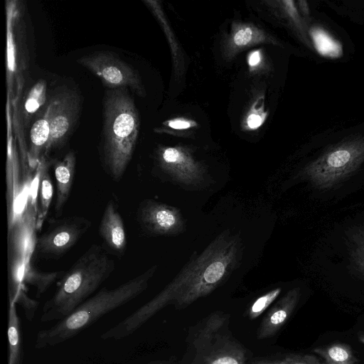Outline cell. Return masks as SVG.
Here are the masks:
<instances>
[{"label": "cell", "instance_id": "cell-1", "mask_svg": "<svg viewBox=\"0 0 364 364\" xmlns=\"http://www.w3.org/2000/svg\"><path fill=\"white\" fill-rule=\"evenodd\" d=\"M242 246L239 236L225 230L200 253L194 252L180 272L160 292L103 332L104 341H119L136 332L167 306L188 307L222 285L239 264Z\"/></svg>", "mask_w": 364, "mask_h": 364}, {"label": "cell", "instance_id": "cell-2", "mask_svg": "<svg viewBox=\"0 0 364 364\" xmlns=\"http://www.w3.org/2000/svg\"><path fill=\"white\" fill-rule=\"evenodd\" d=\"M153 265L140 274L113 289L102 288L78 306L71 314L49 328L39 330L34 347L53 348L75 337L109 313L141 295L157 271Z\"/></svg>", "mask_w": 364, "mask_h": 364}, {"label": "cell", "instance_id": "cell-3", "mask_svg": "<svg viewBox=\"0 0 364 364\" xmlns=\"http://www.w3.org/2000/svg\"><path fill=\"white\" fill-rule=\"evenodd\" d=\"M115 269V262L100 245H91L57 282L43 305L40 321H58L95 294Z\"/></svg>", "mask_w": 364, "mask_h": 364}, {"label": "cell", "instance_id": "cell-4", "mask_svg": "<svg viewBox=\"0 0 364 364\" xmlns=\"http://www.w3.org/2000/svg\"><path fill=\"white\" fill-rule=\"evenodd\" d=\"M139 117L127 88L108 90L104 100L102 157L107 174L115 181L123 176L134 153Z\"/></svg>", "mask_w": 364, "mask_h": 364}, {"label": "cell", "instance_id": "cell-5", "mask_svg": "<svg viewBox=\"0 0 364 364\" xmlns=\"http://www.w3.org/2000/svg\"><path fill=\"white\" fill-rule=\"evenodd\" d=\"M230 316L217 311L191 330L189 364H248L247 350L232 334Z\"/></svg>", "mask_w": 364, "mask_h": 364}, {"label": "cell", "instance_id": "cell-6", "mask_svg": "<svg viewBox=\"0 0 364 364\" xmlns=\"http://www.w3.org/2000/svg\"><path fill=\"white\" fill-rule=\"evenodd\" d=\"M364 161V136L348 139L309 164L301 175L319 188H328L353 172Z\"/></svg>", "mask_w": 364, "mask_h": 364}, {"label": "cell", "instance_id": "cell-7", "mask_svg": "<svg viewBox=\"0 0 364 364\" xmlns=\"http://www.w3.org/2000/svg\"><path fill=\"white\" fill-rule=\"evenodd\" d=\"M159 168L178 184L203 188L211 181L210 176L191 151L182 146H159L156 151Z\"/></svg>", "mask_w": 364, "mask_h": 364}, {"label": "cell", "instance_id": "cell-8", "mask_svg": "<svg viewBox=\"0 0 364 364\" xmlns=\"http://www.w3.org/2000/svg\"><path fill=\"white\" fill-rule=\"evenodd\" d=\"M92 227V222L81 216L54 220L37 239L35 255L44 259L58 258L69 251Z\"/></svg>", "mask_w": 364, "mask_h": 364}, {"label": "cell", "instance_id": "cell-9", "mask_svg": "<svg viewBox=\"0 0 364 364\" xmlns=\"http://www.w3.org/2000/svg\"><path fill=\"white\" fill-rule=\"evenodd\" d=\"M77 63L97 76L109 90L130 88L140 97L145 95L136 70L112 53L100 52L85 55Z\"/></svg>", "mask_w": 364, "mask_h": 364}, {"label": "cell", "instance_id": "cell-10", "mask_svg": "<svg viewBox=\"0 0 364 364\" xmlns=\"http://www.w3.org/2000/svg\"><path fill=\"white\" fill-rule=\"evenodd\" d=\"M16 1H6V84L7 94L15 103L20 97L26 69L23 55V29L19 25Z\"/></svg>", "mask_w": 364, "mask_h": 364}, {"label": "cell", "instance_id": "cell-11", "mask_svg": "<svg viewBox=\"0 0 364 364\" xmlns=\"http://www.w3.org/2000/svg\"><path fill=\"white\" fill-rule=\"evenodd\" d=\"M136 221L149 235L176 236L186 230V224L178 208L152 199H146L139 205Z\"/></svg>", "mask_w": 364, "mask_h": 364}, {"label": "cell", "instance_id": "cell-12", "mask_svg": "<svg viewBox=\"0 0 364 364\" xmlns=\"http://www.w3.org/2000/svg\"><path fill=\"white\" fill-rule=\"evenodd\" d=\"M55 98L50 135L44 155L63 146L75 124L80 111V97L74 91H61Z\"/></svg>", "mask_w": 364, "mask_h": 364}, {"label": "cell", "instance_id": "cell-13", "mask_svg": "<svg viewBox=\"0 0 364 364\" xmlns=\"http://www.w3.org/2000/svg\"><path fill=\"white\" fill-rule=\"evenodd\" d=\"M56 106L54 96L49 100L47 105L38 114L30 131V144L27 152L28 165L31 168H36L45 153L50 135L53 115Z\"/></svg>", "mask_w": 364, "mask_h": 364}, {"label": "cell", "instance_id": "cell-14", "mask_svg": "<svg viewBox=\"0 0 364 364\" xmlns=\"http://www.w3.org/2000/svg\"><path fill=\"white\" fill-rule=\"evenodd\" d=\"M299 299V289L289 290L271 309H269L257 329L258 339L274 336L287 322Z\"/></svg>", "mask_w": 364, "mask_h": 364}, {"label": "cell", "instance_id": "cell-15", "mask_svg": "<svg viewBox=\"0 0 364 364\" xmlns=\"http://www.w3.org/2000/svg\"><path fill=\"white\" fill-rule=\"evenodd\" d=\"M99 233L107 247L117 255L127 247V235L122 218L112 200L104 210L99 225Z\"/></svg>", "mask_w": 364, "mask_h": 364}, {"label": "cell", "instance_id": "cell-16", "mask_svg": "<svg viewBox=\"0 0 364 364\" xmlns=\"http://www.w3.org/2000/svg\"><path fill=\"white\" fill-rule=\"evenodd\" d=\"M75 164L76 156L73 151H70L63 159L54 163V176L56 182L54 208L57 217L60 215L69 198L75 178Z\"/></svg>", "mask_w": 364, "mask_h": 364}, {"label": "cell", "instance_id": "cell-17", "mask_svg": "<svg viewBox=\"0 0 364 364\" xmlns=\"http://www.w3.org/2000/svg\"><path fill=\"white\" fill-rule=\"evenodd\" d=\"M16 304L9 299L8 314V364H23V341Z\"/></svg>", "mask_w": 364, "mask_h": 364}, {"label": "cell", "instance_id": "cell-18", "mask_svg": "<svg viewBox=\"0 0 364 364\" xmlns=\"http://www.w3.org/2000/svg\"><path fill=\"white\" fill-rule=\"evenodd\" d=\"M38 166L41 168V172L38 191V212L36 223V228L38 230H41L43 226L53 196V183L47 169L46 161L43 156Z\"/></svg>", "mask_w": 364, "mask_h": 364}, {"label": "cell", "instance_id": "cell-19", "mask_svg": "<svg viewBox=\"0 0 364 364\" xmlns=\"http://www.w3.org/2000/svg\"><path fill=\"white\" fill-rule=\"evenodd\" d=\"M64 273L63 270L51 272H41L28 263L23 271L21 283L33 286L36 288V296L38 298L58 282Z\"/></svg>", "mask_w": 364, "mask_h": 364}, {"label": "cell", "instance_id": "cell-20", "mask_svg": "<svg viewBox=\"0 0 364 364\" xmlns=\"http://www.w3.org/2000/svg\"><path fill=\"white\" fill-rule=\"evenodd\" d=\"M47 83L43 80L36 82L27 92L23 100V117L26 124L33 118L34 114H39L41 108H44L47 101Z\"/></svg>", "mask_w": 364, "mask_h": 364}, {"label": "cell", "instance_id": "cell-21", "mask_svg": "<svg viewBox=\"0 0 364 364\" xmlns=\"http://www.w3.org/2000/svg\"><path fill=\"white\" fill-rule=\"evenodd\" d=\"M314 351L322 358L323 364H358L351 348L345 343L318 347Z\"/></svg>", "mask_w": 364, "mask_h": 364}, {"label": "cell", "instance_id": "cell-22", "mask_svg": "<svg viewBox=\"0 0 364 364\" xmlns=\"http://www.w3.org/2000/svg\"><path fill=\"white\" fill-rule=\"evenodd\" d=\"M310 36L315 49L321 55L336 58L342 55L341 44L323 28L319 27L311 28Z\"/></svg>", "mask_w": 364, "mask_h": 364}, {"label": "cell", "instance_id": "cell-23", "mask_svg": "<svg viewBox=\"0 0 364 364\" xmlns=\"http://www.w3.org/2000/svg\"><path fill=\"white\" fill-rule=\"evenodd\" d=\"M264 40V33L258 28L250 25H239L233 30L230 46L237 50Z\"/></svg>", "mask_w": 364, "mask_h": 364}, {"label": "cell", "instance_id": "cell-24", "mask_svg": "<svg viewBox=\"0 0 364 364\" xmlns=\"http://www.w3.org/2000/svg\"><path fill=\"white\" fill-rule=\"evenodd\" d=\"M23 287L24 284L21 283L14 291H9V298L16 304L21 306L26 319L31 321L38 309L39 303L38 301L30 298L26 293Z\"/></svg>", "mask_w": 364, "mask_h": 364}, {"label": "cell", "instance_id": "cell-25", "mask_svg": "<svg viewBox=\"0 0 364 364\" xmlns=\"http://www.w3.org/2000/svg\"><path fill=\"white\" fill-rule=\"evenodd\" d=\"M248 364H323L312 355H289L281 358L255 359Z\"/></svg>", "mask_w": 364, "mask_h": 364}, {"label": "cell", "instance_id": "cell-26", "mask_svg": "<svg viewBox=\"0 0 364 364\" xmlns=\"http://www.w3.org/2000/svg\"><path fill=\"white\" fill-rule=\"evenodd\" d=\"M281 292V288L272 289L256 299L250 305L247 316L252 319H256L262 314L276 300Z\"/></svg>", "mask_w": 364, "mask_h": 364}, {"label": "cell", "instance_id": "cell-27", "mask_svg": "<svg viewBox=\"0 0 364 364\" xmlns=\"http://www.w3.org/2000/svg\"><path fill=\"white\" fill-rule=\"evenodd\" d=\"M351 248V259L355 267L364 275V231L354 235Z\"/></svg>", "mask_w": 364, "mask_h": 364}, {"label": "cell", "instance_id": "cell-28", "mask_svg": "<svg viewBox=\"0 0 364 364\" xmlns=\"http://www.w3.org/2000/svg\"><path fill=\"white\" fill-rule=\"evenodd\" d=\"M267 112L263 110L262 107L256 108L252 107L246 117V125L249 129H257L264 122Z\"/></svg>", "mask_w": 364, "mask_h": 364}, {"label": "cell", "instance_id": "cell-29", "mask_svg": "<svg viewBox=\"0 0 364 364\" xmlns=\"http://www.w3.org/2000/svg\"><path fill=\"white\" fill-rule=\"evenodd\" d=\"M165 124L167 127L176 130L188 129L197 125L196 122L183 117L170 119Z\"/></svg>", "mask_w": 364, "mask_h": 364}, {"label": "cell", "instance_id": "cell-30", "mask_svg": "<svg viewBox=\"0 0 364 364\" xmlns=\"http://www.w3.org/2000/svg\"><path fill=\"white\" fill-rule=\"evenodd\" d=\"M261 60L262 55L260 50H255L250 53L247 61L250 67L254 68L260 63Z\"/></svg>", "mask_w": 364, "mask_h": 364}, {"label": "cell", "instance_id": "cell-31", "mask_svg": "<svg viewBox=\"0 0 364 364\" xmlns=\"http://www.w3.org/2000/svg\"><path fill=\"white\" fill-rule=\"evenodd\" d=\"M146 364H171V363L168 360H154L151 362H149Z\"/></svg>", "mask_w": 364, "mask_h": 364}, {"label": "cell", "instance_id": "cell-32", "mask_svg": "<svg viewBox=\"0 0 364 364\" xmlns=\"http://www.w3.org/2000/svg\"><path fill=\"white\" fill-rule=\"evenodd\" d=\"M300 4H301V7L303 9L304 12H305L306 14H308L309 10H308V7L306 6V1H300Z\"/></svg>", "mask_w": 364, "mask_h": 364}, {"label": "cell", "instance_id": "cell-33", "mask_svg": "<svg viewBox=\"0 0 364 364\" xmlns=\"http://www.w3.org/2000/svg\"><path fill=\"white\" fill-rule=\"evenodd\" d=\"M358 339L360 342L364 345V332L359 335Z\"/></svg>", "mask_w": 364, "mask_h": 364}]
</instances>
